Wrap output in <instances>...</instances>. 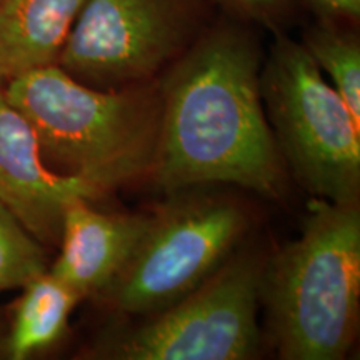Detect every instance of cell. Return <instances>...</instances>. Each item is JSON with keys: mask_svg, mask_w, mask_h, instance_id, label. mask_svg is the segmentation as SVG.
Wrapping results in <instances>:
<instances>
[{"mask_svg": "<svg viewBox=\"0 0 360 360\" xmlns=\"http://www.w3.org/2000/svg\"><path fill=\"white\" fill-rule=\"evenodd\" d=\"M264 53L242 24L207 27L159 80L160 129L152 179L167 193L232 184L277 199L285 164L262 96Z\"/></svg>", "mask_w": 360, "mask_h": 360, "instance_id": "1", "label": "cell"}, {"mask_svg": "<svg viewBox=\"0 0 360 360\" xmlns=\"http://www.w3.org/2000/svg\"><path fill=\"white\" fill-rule=\"evenodd\" d=\"M4 96L32 125L40 155L56 172L103 193L150 175L159 146V82L94 89L52 64L8 79Z\"/></svg>", "mask_w": 360, "mask_h": 360, "instance_id": "2", "label": "cell"}, {"mask_svg": "<svg viewBox=\"0 0 360 360\" xmlns=\"http://www.w3.org/2000/svg\"><path fill=\"white\" fill-rule=\"evenodd\" d=\"M259 299L278 357L344 359L359 327V204L314 197L300 236L264 262Z\"/></svg>", "mask_w": 360, "mask_h": 360, "instance_id": "3", "label": "cell"}, {"mask_svg": "<svg viewBox=\"0 0 360 360\" xmlns=\"http://www.w3.org/2000/svg\"><path fill=\"white\" fill-rule=\"evenodd\" d=\"M274 34L260 96L283 164L315 199L357 204L360 124L302 42Z\"/></svg>", "mask_w": 360, "mask_h": 360, "instance_id": "4", "label": "cell"}, {"mask_svg": "<svg viewBox=\"0 0 360 360\" xmlns=\"http://www.w3.org/2000/svg\"><path fill=\"white\" fill-rule=\"evenodd\" d=\"M245 227L244 209L227 197H174L148 215L129 260L98 297L127 315L159 312L231 257Z\"/></svg>", "mask_w": 360, "mask_h": 360, "instance_id": "5", "label": "cell"}, {"mask_svg": "<svg viewBox=\"0 0 360 360\" xmlns=\"http://www.w3.org/2000/svg\"><path fill=\"white\" fill-rule=\"evenodd\" d=\"M264 262L231 255L200 285L139 326L103 342L119 360H250L260 354L259 289Z\"/></svg>", "mask_w": 360, "mask_h": 360, "instance_id": "6", "label": "cell"}, {"mask_svg": "<svg viewBox=\"0 0 360 360\" xmlns=\"http://www.w3.org/2000/svg\"><path fill=\"white\" fill-rule=\"evenodd\" d=\"M204 0H85L57 65L89 87L155 80L205 27Z\"/></svg>", "mask_w": 360, "mask_h": 360, "instance_id": "7", "label": "cell"}, {"mask_svg": "<svg viewBox=\"0 0 360 360\" xmlns=\"http://www.w3.org/2000/svg\"><path fill=\"white\" fill-rule=\"evenodd\" d=\"M102 191L45 164L29 120L12 107L0 87V204L44 247H58L72 202L98 200Z\"/></svg>", "mask_w": 360, "mask_h": 360, "instance_id": "8", "label": "cell"}, {"mask_svg": "<svg viewBox=\"0 0 360 360\" xmlns=\"http://www.w3.org/2000/svg\"><path fill=\"white\" fill-rule=\"evenodd\" d=\"M147 217L146 214L98 212L85 199L72 202L62 225L60 254L49 272L80 299L98 297L129 260L146 231Z\"/></svg>", "mask_w": 360, "mask_h": 360, "instance_id": "9", "label": "cell"}, {"mask_svg": "<svg viewBox=\"0 0 360 360\" xmlns=\"http://www.w3.org/2000/svg\"><path fill=\"white\" fill-rule=\"evenodd\" d=\"M85 0H0V69L6 80L57 64Z\"/></svg>", "mask_w": 360, "mask_h": 360, "instance_id": "10", "label": "cell"}, {"mask_svg": "<svg viewBox=\"0 0 360 360\" xmlns=\"http://www.w3.org/2000/svg\"><path fill=\"white\" fill-rule=\"evenodd\" d=\"M22 290L6 340V355L12 360H25L57 344L67 330L72 310L82 300L49 270Z\"/></svg>", "mask_w": 360, "mask_h": 360, "instance_id": "11", "label": "cell"}, {"mask_svg": "<svg viewBox=\"0 0 360 360\" xmlns=\"http://www.w3.org/2000/svg\"><path fill=\"white\" fill-rule=\"evenodd\" d=\"M302 45L309 56L332 80L360 124V44L357 34L347 24L319 19L304 32Z\"/></svg>", "mask_w": 360, "mask_h": 360, "instance_id": "12", "label": "cell"}, {"mask_svg": "<svg viewBox=\"0 0 360 360\" xmlns=\"http://www.w3.org/2000/svg\"><path fill=\"white\" fill-rule=\"evenodd\" d=\"M47 270L45 247L0 204V292L22 289Z\"/></svg>", "mask_w": 360, "mask_h": 360, "instance_id": "13", "label": "cell"}, {"mask_svg": "<svg viewBox=\"0 0 360 360\" xmlns=\"http://www.w3.org/2000/svg\"><path fill=\"white\" fill-rule=\"evenodd\" d=\"M215 4L227 8L238 19L255 22L269 27L272 32L282 30V25L294 15L300 0H214Z\"/></svg>", "mask_w": 360, "mask_h": 360, "instance_id": "14", "label": "cell"}, {"mask_svg": "<svg viewBox=\"0 0 360 360\" xmlns=\"http://www.w3.org/2000/svg\"><path fill=\"white\" fill-rule=\"evenodd\" d=\"M319 19L354 24L360 17V0H304Z\"/></svg>", "mask_w": 360, "mask_h": 360, "instance_id": "15", "label": "cell"}, {"mask_svg": "<svg viewBox=\"0 0 360 360\" xmlns=\"http://www.w3.org/2000/svg\"><path fill=\"white\" fill-rule=\"evenodd\" d=\"M6 75H4V72H2V69H0V87H4V85H6Z\"/></svg>", "mask_w": 360, "mask_h": 360, "instance_id": "16", "label": "cell"}]
</instances>
